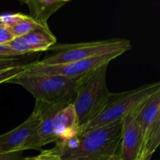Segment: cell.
I'll list each match as a JSON object with an SVG mask.
<instances>
[{
    "instance_id": "1",
    "label": "cell",
    "mask_w": 160,
    "mask_h": 160,
    "mask_svg": "<svg viewBox=\"0 0 160 160\" xmlns=\"http://www.w3.org/2000/svg\"><path fill=\"white\" fill-rule=\"evenodd\" d=\"M123 120L56 142L54 151L61 160H106L118 153Z\"/></svg>"
},
{
    "instance_id": "2",
    "label": "cell",
    "mask_w": 160,
    "mask_h": 160,
    "mask_svg": "<svg viewBox=\"0 0 160 160\" xmlns=\"http://www.w3.org/2000/svg\"><path fill=\"white\" fill-rule=\"evenodd\" d=\"M108 65L106 63L86 73L78 86L73 105L79 130L102 112L110 96L106 84Z\"/></svg>"
},
{
    "instance_id": "3",
    "label": "cell",
    "mask_w": 160,
    "mask_h": 160,
    "mask_svg": "<svg viewBox=\"0 0 160 160\" xmlns=\"http://www.w3.org/2000/svg\"><path fill=\"white\" fill-rule=\"evenodd\" d=\"M84 75L74 78L20 75L9 80L7 83L22 86L32 94L38 101L54 105L73 104L78 86Z\"/></svg>"
},
{
    "instance_id": "4",
    "label": "cell",
    "mask_w": 160,
    "mask_h": 160,
    "mask_svg": "<svg viewBox=\"0 0 160 160\" xmlns=\"http://www.w3.org/2000/svg\"><path fill=\"white\" fill-rule=\"evenodd\" d=\"M131 48V42L124 38H111L74 44H55L47 50L50 52L49 54H47L38 62L45 65H54L107 55L121 56Z\"/></svg>"
},
{
    "instance_id": "5",
    "label": "cell",
    "mask_w": 160,
    "mask_h": 160,
    "mask_svg": "<svg viewBox=\"0 0 160 160\" xmlns=\"http://www.w3.org/2000/svg\"><path fill=\"white\" fill-rule=\"evenodd\" d=\"M159 91L160 83L156 82L120 93H111L102 112L92 121L80 128L78 134L122 120L127 115L134 112L144 101Z\"/></svg>"
},
{
    "instance_id": "6",
    "label": "cell",
    "mask_w": 160,
    "mask_h": 160,
    "mask_svg": "<svg viewBox=\"0 0 160 160\" xmlns=\"http://www.w3.org/2000/svg\"><path fill=\"white\" fill-rule=\"evenodd\" d=\"M134 113L142 134V155L151 158L160 144V91L144 101Z\"/></svg>"
},
{
    "instance_id": "7",
    "label": "cell",
    "mask_w": 160,
    "mask_h": 160,
    "mask_svg": "<svg viewBox=\"0 0 160 160\" xmlns=\"http://www.w3.org/2000/svg\"><path fill=\"white\" fill-rule=\"evenodd\" d=\"M40 114L34 109L23 123L12 131L0 135V153L23 152L25 150L42 151L38 133Z\"/></svg>"
},
{
    "instance_id": "8",
    "label": "cell",
    "mask_w": 160,
    "mask_h": 160,
    "mask_svg": "<svg viewBox=\"0 0 160 160\" xmlns=\"http://www.w3.org/2000/svg\"><path fill=\"white\" fill-rule=\"evenodd\" d=\"M120 56V55L119 54L107 55V56L84 59V60L54 64V65H45L37 61V62H29L28 64V69L26 71L20 75V76H62L74 78V77L82 76L104 64L109 63L112 59Z\"/></svg>"
},
{
    "instance_id": "9",
    "label": "cell",
    "mask_w": 160,
    "mask_h": 160,
    "mask_svg": "<svg viewBox=\"0 0 160 160\" xmlns=\"http://www.w3.org/2000/svg\"><path fill=\"white\" fill-rule=\"evenodd\" d=\"M143 139L134 113L127 115L123 119L120 156L123 160H137L142 154Z\"/></svg>"
},
{
    "instance_id": "10",
    "label": "cell",
    "mask_w": 160,
    "mask_h": 160,
    "mask_svg": "<svg viewBox=\"0 0 160 160\" xmlns=\"http://www.w3.org/2000/svg\"><path fill=\"white\" fill-rule=\"evenodd\" d=\"M53 130L58 140H67L79 132L78 117L73 104L61 106L52 119Z\"/></svg>"
},
{
    "instance_id": "11",
    "label": "cell",
    "mask_w": 160,
    "mask_h": 160,
    "mask_svg": "<svg viewBox=\"0 0 160 160\" xmlns=\"http://www.w3.org/2000/svg\"><path fill=\"white\" fill-rule=\"evenodd\" d=\"M66 104H48L42 101L35 102V107L38 109L40 114V123L38 127V133L41 139V145H47L52 142H56V137L53 130L52 119L58 109Z\"/></svg>"
},
{
    "instance_id": "12",
    "label": "cell",
    "mask_w": 160,
    "mask_h": 160,
    "mask_svg": "<svg viewBox=\"0 0 160 160\" xmlns=\"http://www.w3.org/2000/svg\"><path fill=\"white\" fill-rule=\"evenodd\" d=\"M69 0H27L29 17L43 28H48V20L52 14L69 2Z\"/></svg>"
},
{
    "instance_id": "13",
    "label": "cell",
    "mask_w": 160,
    "mask_h": 160,
    "mask_svg": "<svg viewBox=\"0 0 160 160\" xmlns=\"http://www.w3.org/2000/svg\"><path fill=\"white\" fill-rule=\"evenodd\" d=\"M31 45L39 52L47 51L50 47L56 44V38L50 29L38 28L30 34L23 36Z\"/></svg>"
},
{
    "instance_id": "14",
    "label": "cell",
    "mask_w": 160,
    "mask_h": 160,
    "mask_svg": "<svg viewBox=\"0 0 160 160\" xmlns=\"http://www.w3.org/2000/svg\"><path fill=\"white\" fill-rule=\"evenodd\" d=\"M9 28H10L11 32L12 33L15 38L23 37V36L32 32L34 30L38 29V28L49 29V28H43L41 25H39L38 23H36L34 20H33L29 16L24 15L23 13H22L20 20Z\"/></svg>"
},
{
    "instance_id": "15",
    "label": "cell",
    "mask_w": 160,
    "mask_h": 160,
    "mask_svg": "<svg viewBox=\"0 0 160 160\" xmlns=\"http://www.w3.org/2000/svg\"><path fill=\"white\" fill-rule=\"evenodd\" d=\"M9 47L15 50L16 52L20 54L21 56H25L28 54H32V53L39 52L35 47L29 43L23 37L15 38L11 42L7 44Z\"/></svg>"
},
{
    "instance_id": "16",
    "label": "cell",
    "mask_w": 160,
    "mask_h": 160,
    "mask_svg": "<svg viewBox=\"0 0 160 160\" xmlns=\"http://www.w3.org/2000/svg\"><path fill=\"white\" fill-rule=\"evenodd\" d=\"M28 63L19 66V67L0 70V84H2V83H7L9 80L19 76V75L23 73L24 71H26L27 69H28Z\"/></svg>"
},
{
    "instance_id": "17",
    "label": "cell",
    "mask_w": 160,
    "mask_h": 160,
    "mask_svg": "<svg viewBox=\"0 0 160 160\" xmlns=\"http://www.w3.org/2000/svg\"><path fill=\"white\" fill-rule=\"evenodd\" d=\"M25 160H61V159L54 149L51 148L48 150H42L38 156L26 158Z\"/></svg>"
},
{
    "instance_id": "18",
    "label": "cell",
    "mask_w": 160,
    "mask_h": 160,
    "mask_svg": "<svg viewBox=\"0 0 160 160\" xmlns=\"http://www.w3.org/2000/svg\"><path fill=\"white\" fill-rule=\"evenodd\" d=\"M21 16L22 13H20V12L1 15L0 16V25L10 28L20 20Z\"/></svg>"
},
{
    "instance_id": "19",
    "label": "cell",
    "mask_w": 160,
    "mask_h": 160,
    "mask_svg": "<svg viewBox=\"0 0 160 160\" xmlns=\"http://www.w3.org/2000/svg\"><path fill=\"white\" fill-rule=\"evenodd\" d=\"M22 56L7 45H0V59H12Z\"/></svg>"
},
{
    "instance_id": "20",
    "label": "cell",
    "mask_w": 160,
    "mask_h": 160,
    "mask_svg": "<svg viewBox=\"0 0 160 160\" xmlns=\"http://www.w3.org/2000/svg\"><path fill=\"white\" fill-rule=\"evenodd\" d=\"M15 38L9 27L0 25V45H7Z\"/></svg>"
},
{
    "instance_id": "21",
    "label": "cell",
    "mask_w": 160,
    "mask_h": 160,
    "mask_svg": "<svg viewBox=\"0 0 160 160\" xmlns=\"http://www.w3.org/2000/svg\"><path fill=\"white\" fill-rule=\"evenodd\" d=\"M23 61L19 59V58L0 59V70L24 65V63H23Z\"/></svg>"
},
{
    "instance_id": "22",
    "label": "cell",
    "mask_w": 160,
    "mask_h": 160,
    "mask_svg": "<svg viewBox=\"0 0 160 160\" xmlns=\"http://www.w3.org/2000/svg\"><path fill=\"white\" fill-rule=\"evenodd\" d=\"M26 158L22 156V152L0 153V160H25Z\"/></svg>"
},
{
    "instance_id": "23",
    "label": "cell",
    "mask_w": 160,
    "mask_h": 160,
    "mask_svg": "<svg viewBox=\"0 0 160 160\" xmlns=\"http://www.w3.org/2000/svg\"><path fill=\"white\" fill-rule=\"evenodd\" d=\"M106 160H123V159H121V157H120L119 153H116V154L112 155V156H110L109 159H107Z\"/></svg>"
},
{
    "instance_id": "24",
    "label": "cell",
    "mask_w": 160,
    "mask_h": 160,
    "mask_svg": "<svg viewBox=\"0 0 160 160\" xmlns=\"http://www.w3.org/2000/svg\"><path fill=\"white\" fill-rule=\"evenodd\" d=\"M150 159H151L150 157H146V156H143V155L142 154L139 156V157L138 158L137 160H150Z\"/></svg>"
}]
</instances>
